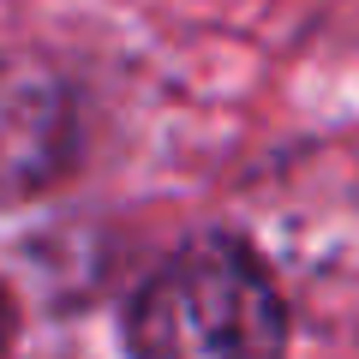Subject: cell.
Wrapping results in <instances>:
<instances>
[{
  "mask_svg": "<svg viewBox=\"0 0 359 359\" xmlns=\"http://www.w3.org/2000/svg\"><path fill=\"white\" fill-rule=\"evenodd\" d=\"M282 341L276 269L240 240L180 245L132 311V359H282Z\"/></svg>",
  "mask_w": 359,
  "mask_h": 359,
  "instance_id": "obj_1",
  "label": "cell"
},
{
  "mask_svg": "<svg viewBox=\"0 0 359 359\" xmlns=\"http://www.w3.org/2000/svg\"><path fill=\"white\" fill-rule=\"evenodd\" d=\"M72 90L36 54L0 48V198H30L72 168Z\"/></svg>",
  "mask_w": 359,
  "mask_h": 359,
  "instance_id": "obj_2",
  "label": "cell"
},
{
  "mask_svg": "<svg viewBox=\"0 0 359 359\" xmlns=\"http://www.w3.org/2000/svg\"><path fill=\"white\" fill-rule=\"evenodd\" d=\"M6 335H13V299H6V287H0V347H6Z\"/></svg>",
  "mask_w": 359,
  "mask_h": 359,
  "instance_id": "obj_3",
  "label": "cell"
}]
</instances>
